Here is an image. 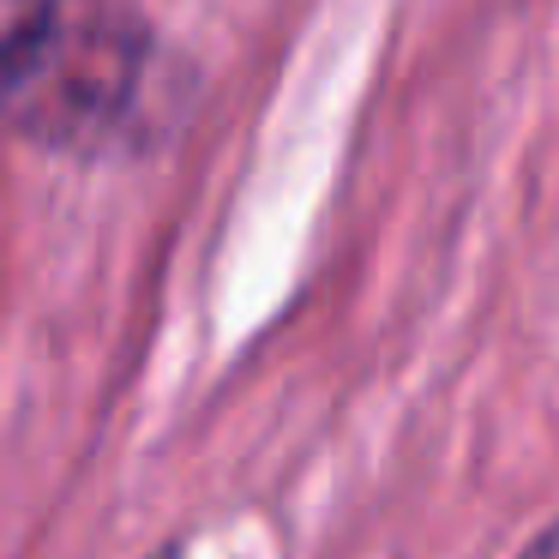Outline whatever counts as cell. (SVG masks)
<instances>
[{
  "instance_id": "2",
  "label": "cell",
  "mask_w": 559,
  "mask_h": 559,
  "mask_svg": "<svg viewBox=\"0 0 559 559\" xmlns=\"http://www.w3.org/2000/svg\"><path fill=\"white\" fill-rule=\"evenodd\" d=\"M518 559H559V518L554 523H547V530L542 535H535V542L530 547H523V554Z\"/></svg>"
},
{
  "instance_id": "1",
  "label": "cell",
  "mask_w": 559,
  "mask_h": 559,
  "mask_svg": "<svg viewBox=\"0 0 559 559\" xmlns=\"http://www.w3.org/2000/svg\"><path fill=\"white\" fill-rule=\"evenodd\" d=\"M157 79L139 0H0V133L55 151L127 139Z\"/></svg>"
}]
</instances>
